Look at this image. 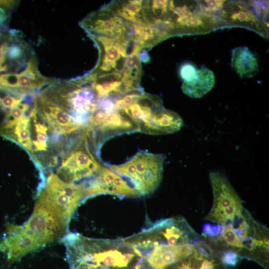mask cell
Wrapping results in <instances>:
<instances>
[{
    "mask_svg": "<svg viewBox=\"0 0 269 269\" xmlns=\"http://www.w3.org/2000/svg\"><path fill=\"white\" fill-rule=\"evenodd\" d=\"M200 239L183 218L159 220L125 239L153 269H166L192 256Z\"/></svg>",
    "mask_w": 269,
    "mask_h": 269,
    "instance_id": "1",
    "label": "cell"
},
{
    "mask_svg": "<svg viewBox=\"0 0 269 269\" xmlns=\"http://www.w3.org/2000/svg\"><path fill=\"white\" fill-rule=\"evenodd\" d=\"M67 263L85 262L106 269H145L140 253L125 239L89 238L67 233L62 238Z\"/></svg>",
    "mask_w": 269,
    "mask_h": 269,
    "instance_id": "2",
    "label": "cell"
},
{
    "mask_svg": "<svg viewBox=\"0 0 269 269\" xmlns=\"http://www.w3.org/2000/svg\"><path fill=\"white\" fill-rule=\"evenodd\" d=\"M38 94L67 111L83 134L89 133V120L97 108L99 97L87 75L69 80L54 79Z\"/></svg>",
    "mask_w": 269,
    "mask_h": 269,
    "instance_id": "3",
    "label": "cell"
},
{
    "mask_svg": "<svg viewBox=\"0 0 269 269\" xmlns=\"http://www.w3.org/2000/svg\"><path fill=\"white\" fill-rule=\"evenodd\" d=\"M165 156L139 151L127 162L110 168L125 179L139 197L153 193L161 182Z\"/></svg>",
    "mask_w": 269,
    "mask_h": 269,
    "instance_id": "4",
    "label": "cell"
},
{
    "mask_svg": "<svg viewBox=\"0 0 269 269\" xmlns=\"http://www.w3.org/2000/svg\"><path fill=\"white\" fill-rule=\"evenodd\" d=\"M87 198L81 183L64 181L51 172L38 192L36 202L68 226L77 208Z\"/></svg>",
    "mask_w": 269,
    "mask_h": 269,
    "instance_id": "5",
    "label": "cell"
},
{
    "mask_svg": "<svg viewBox=\"0 0 269 269\" xmlns=\"http://www.w3.org/2000/svg\"><path fill=\"white\" fill-rule=\"evenodd\" d=\"M104 164L86 142L70 151L63 159L56 174L67 182H83L94 176Z\"/></svg>",
    "mask_w": 269,
    "mask_h": 269,
    "instance_id": "6",
    "label": "cell"
},
{
    "mask_svg": "<svg viewBox=\"0 0 269 269\" xmlns=\"http://www.w3.org/2000/svg\"><path fill=\"white\" fill-rule=\"evenodd\" d=\"M53 80L40 72L34 53L19 72L0 74V89L12 93L35 96Z\"/></svg>",
    "mask_w": 269,
    "mask_h": 269,
    "instance_id": "7",
    "label": "cell"
},
{
    "mask_svg": "<svg viewBox=\"0 0 269 269\" xmlns=\"http://www.w3.org/2000/svg\"><path fill=\"white\" fill-rule=\"evenodd\" d=\"M23 227L42 248L62 239L67 233L68 226L46 208L35 202L32 213Z\"/></svg>",
    "mask_w": 269,
    "mask_h": 269,
    "instance_id": "8",
    "label": "cell"
},
{
    "mask_svg": "<svg viewBox=\"0 0 269 269\" xmlns=\"http://www.w3.org/2000/svg\"><path fill=\"white\" fill-rule=\"evenodd\" d=\"M33 105L38 117L49 131L65 136L72 135L80 140L84 138L80 126L63 108L44 99L38 94L33 99Z\"/></svg>",
    "mask_w": 269,
    "mask_h": 269,
    "instance_id": "9",
    "label": "cell"
},
{
    "mask_svg": "<svg viewBox=\"0 0 269 269\" xmlns=\"http://www.w3.org/2000/svg\"><path fill=\"white\" fill-rule=\"evenodd\" d=\"M82 183L87 198L104 194L121 197H139L125 179L105 165L94 176Z\"/></svg>",
    "mask_w": 269,
    "mask_h": 269,
    "instance_id": "10",
    "label": "cell"
},
{
    "mask_svg": "<svg viewBox=\"0 0 269 269\" xmlns=\"http://www.w3.org/2000/svg\"><path fill=\"white\" fill-rule=\"evenodd\" d=\"M126 21L105 6L93 11L79 23L89 36H100L124 41Z\"/></svg>",
    "mask_w": 269,
    "mask_h": 269,
    "instance_id": "11",
    "label": "cell"
},
{
    "mask_svg": "<svg viewBox=\"0 0 269 269\" xmlns=\"http://www.w3.org/2000/svg\"><path fill=\"white\" fill-rule=\"evenodd\" d=\"M231 66L241 77H251L258 70V61L255 55L246 46L235 48L232 52Z\"/></svg>",
    "mask_w": 269,
    "mask_h": 269,
    "instance_id": "12",
    "label": "cell"
},
{
    "mask_svg": "<svg viewBox=\"0 0 269 269\" xmlns=\"http://www.w3.org/2000/svg\"><path fill=\"white\" fill-rule=\"evenodd\" d=\"M213 72L206 67L197 70L195 78L190 82H183V92L191 98H200L208 93L215 84Z\"/></svg>",
    "mask_w": 269,
    "mask_h": 269,
    "instance_id": "13",
    "label": "cell"
},
{
    "mask_svg": "<svg viewBox=\"0 0 269 269\" xmlns=\"http://www.w3.org/2000/svg\"><path fill=\"white\" fill-rule=\"evenodd\" d=\"M142 0L114 1L105 6L124 20L135 24H146L143 17Z\"/></svg>",
    "mask_w": 269,
    "mask_h": 269,
    "instance_id": "14",
    "label": "cell"
},
{
    "mask_svg": "<svg viewBox=\"0 0 269 269\" xmlns=\"http://www.w3.org/2000/svg\"><path fill=\"white\" fill-rule=\"evenodd\" d=\"M30 123L29 115H26L11 126L0 129V133L3 136L16 142L28 152L33 154Z\"/></svg>",
    "mask_w": 269,
    "mask_h": 269,
    "instance_id": "15",
    "label": "cell"
},
{
    "mask_svg": "<svg viewBox=\"0 0 269 269\" xmlns=\"http://www.w3.org/2000/svg\"><path fill=\"white\" fill-rule=\"evenodd\" d=\"M15 231L10 254L13 260L20 259L28 253L41 248L36 240L25 231L23 225L15 227Z\"/></svg>",
    "mask_w": 269,
    "mask_h": 269,
    "instance_id": "16",
    "label": "cell"
},
{
    "mask_svg": "<svg viewBox=\"0 0 269 269\" xmlns=\"http://www.w3.org/2000/svg\"><path fill=\"white\" fill-rule=\"evenodd\" d=\"M29 116L34 123L35 138L32 140L33 154L34 151H45L47 149L48 128L38 117L33 104Z\"/></svg>",
    "mask_w": 269,
    "mask_h": 269,
    "instance_id": "17",
    "label": "cell"
},
{
    "mask_svg": "<svg viewBox=\"0 0 269 269\" xmlns=\"http://www.w3.org/2000/svg\"><path fill=\"white\" fill-rule=\"evenodd\" d=\"M5 92L6 94L5 95L0 96V107L3 110L7 111L8 112L22 103L27 96H31Z\"/></svg>",
    "mask_w": 269,
    "mask_h": 269,
    "instance_id": "18",
    "label": "cell"
},
{
    "mask_svg": "<svg viewBox=\"0 0 269 269\" xmlns=\"http://www.w3.org/2000/svg\"><path fill=\"white\" fill-rule=\"evenodd\" d=\"M198 269H228L215 254L210 256L202 255Z\"/></svg>",
    "mask_w": 269,
    "mask_h": 269,
    "instance_id": "19",
    "label": "cell"
},
{
    "mask_svg": "<svg viewBox=\"0 0 269 269\" xmlns=\"http://www.w3.org/2000/svg\"><path fill=\"white\" fill-rule=\"evenodd\" d=\"M176 22L180 26L192 27L199 26L202 24V21L199 16L190 13L177 17Z\"/></svg>",
    "mask_w": 269,
    "mask_h": 269,
    "instance_id": "20",
    "label": "cell"
},
{
    "mask_svg": "<svg viewBox=\"0 0 269 269\" xmlns=\"http://www.w3.org/2000/svg\"><path fill=\"white\" fill-rule=\"evenodd\" d=\"M219 258L226 267L235 266L241 259L235 251L229 249L224 251L221 255H219Z\"/></svg>",
    "mask_w": 269,
    "mask_h": 269,
    "instance_id": "21",
    "label": "cell"
},
{
    "mask_svg": "<svg viewBox=\"0 0 269 269\" xmlns=\"http://www.w3.org/2000/svg\"><path fill=\"white\" fill-rule=\"evenodd\" d=\"M197 69L192 64L186 63L181 66L179 74L183 82H188L192 80L196 75Z\"/></svg>",
    "mask_w": 269,
    "mask_h": 269,
    "instance_id": "22",
    "label": "cell"
},
{
    "mask_svg": "<svg viewBox=\"0 0 269 269\" xmlns=\"http://www.w3.org/2000/svg\"><path fill=\"white\" fill-rule=\"evenodd\" d=\"M221 229V226L218 224L213 225L206 223L203 227V235L206 237L215 239L220 235Z\"/></svg>",
    "mask_w": 269,
    "mask_h": 269,
    "instance_id": "23",
    "label": "cell"
},
{
    "mask_svg": "<svg viewBox=\"0 0 269 269\" xmlns=\"http://www.w3.org/2000/svg\"><path fill=\"white\" fill-rule=\"evenodd\" d=\"M70 269H106L102 267L85 262L68 263Z\"/></svg>",
    "mask_w": 269,
    "mask_h": 269,
    "instance_id": "24",
    "label": "cell"
},
{
    "mask_svg": "<svg viewBox=\"0 0 269 269\" xmlns=\"http://www.w3.org/2000/svg\"><path fill=\"white\" fill-rule=\"evenodd\" d=\"M9 17L10 14L8 11L0 6V33L7 30Z\"/></svg>",
    "mask_w": 269,
    "mask_h": 269,
    "instance_id": "25",
    "label": "cell"
},
{
    "mask_svg": "<svg viewBox=\"0 0 269 269\" xmlns=\"http://www.w3.org/2000/svg\"><path fill=\"white\" fill-rule=\"evenodd\" d=\"M232 18L240 21H255L252 14L247 11L240 10L232 15Z\"/></svg>",
    "mask_w": 269,
    "mask_h": 269,
    "instance_id": "26",
    "label": "cell"
},
{
    "mask_svg": "<svg viewBox=\"0 0 269 269\" xmlns=\"http://www.w3.org/2000/svg\"><path fill=\"white\" fill-rule=\"evenodd\" d=\"M17 0H0V6L3 9L9 11L18 5Z\"/></svg>",
    "mask_w": 269,
    "mask_h": 269,
    "instance_id": "27",
    "label": "cell"
},
{
    "mask_svg": "<svg viewBox=\"0 0 269 269\" xmlns=\"http://www.w3.org/2000/svg\"><path fill=\"white\" fill-rule=\"evenodd\" d=\"M208 8L213 10H218L221 8L224 2L223 0H206Z\"/></svg>",
    "mask_w": 269,
    "mask_h": 269,
    "instance_id": "28",
    "label": "cell"
},
{
    "mask_svg": "<svg viewBox=\"0 0 269 269\" xmlns=\"http://www.w3.org/2000/svg\"><path fill=\"white\" fill-rule=\"evenodd\" d=\"M145 269H153L151 268H150L149 266H147V267Z\"/></svg>",
    "mask_w": 269,
    "mask_h": 269,
    "instance_id": "29",
    "label": "cell"
}]
</instances>
